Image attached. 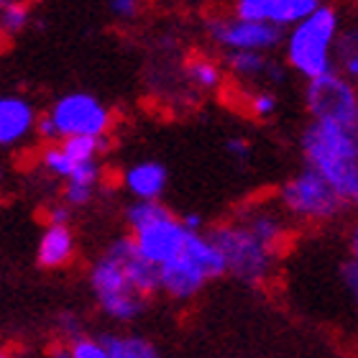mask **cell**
Listing matches in <instances>:
<instances>
[{
  "label": "cell",
  "instance_id": "32",
  "mask_svg": "<svg viewBox=\"0 0 358 358\" xmlns=\"http://www.w3.org/2000/svg\"><path fill=\"white\" fill-rule=\"evenodd\" d=\"M348 254H351L348 262H353L358 266V220L351 225V233H348Z\"/></svg>",
  "mask_w": 358,
  "mask_h": 358
},
{
  "label": "cell",
  "instance_id": "12",
  "mask_svg": "<svg viewBox=\"0 0 358 358\" xmlns=\"http://www.w3.org/2000/svg\"><path fill=\"white\" fill-rule=\"evenodd\" d=\"M36 123H38V115L26 97H18V95L0 97V143L6 149L18 146L31 134H36Z\"/></svg>",
  "mask_w": 358,
  "mask_h": 358
},
{
  "label": "cell",
  "instance_id": "21",
  "mask_svg": "<svg viewBox=\"0 0 358 358\" xmlns=\"http://www.w3.org/2000/svg\"><path fill=\"white\" fill-rule=\"evenodd\" d=\"M59 146L64 149V154L80 166V164H90V162H97V157L105 151L108 141H105V138L77 136V138H64V141H59Z\"/></svg>",
  "mask_w": 358,
  "mask_h": 358
},
{
  "label": "cell",
  "instance_id": "33",
  "mask_svg": "<svg viewBox=\"0 0 358 358\" xmlns=\"http://www.w3.org/2000/svg\"><path fill=\"white\" fill-rule=\"evenodd\" d=\"M182 220H185V225L192 233H202V215H197V213H187Z\"/></svg>",
  "mask_w": 358,
  "mask_h": 358
},
{
  "label": "cell",
  "instance_id": "7",
  "mask_svg": "<svg viewBox=\"0 0 358 358\" xmlns=\"http://www.w3.org/2000/svg\"><path fill=\"white\" fill-rule=\"evenodd\" d=\"M90 289L95 294L97 307L115 322L136 320L149 302L138 294L123 262L110 248H105L103 256L90 268Z\"/></svg>",
  "mask_w": 358,
  "mask_h": 358
},
{
  "label": "cell",
  "instance_id": "31",
  "mask_svg": "<svg viewBox=\"0 0 358 358\" xmlns=\"http://www.w3.org/2000/svg\"><path fill=\"white\" fill-rule=\"evenodd\" d=\"M46 225H69V205H54L49 210V223Z\"/></svg>",
  "mask_w": 358,
  "mask_h": 358
},
{
  "label": "cell",
  "instance_id": "18",
  "mask_svg": "<svg viewBox=\"0 0 358 358\" xmlns=\"http://www.w3.org/2000/svg\"><path fill=\"white\" fill-rule=\"evenodd\" d=\"M336 72L358 85V18L341 26L336 41Z\"/></svg>",
  "mask_w": 358,
  "mask_h": 358
},
{
  "label": "cell",
  "instance_id": "1",
  "mask_svg": "<svg viewBox=\"0 0 358 358\" xmlns=\"http://www.w3.org/2000/svg\"><path fill=\"white\" fill-rule=\"evenodd\" d=\"M307 169L325 177L338 192L351 197L358 182V134L356 128L310 120L302 134Z\"/></svg>",
  "mask_w": 358,
  "mask_h": 358
},
{
  "label": "cell",
  "instance_id": "23",
  "mask_svg": "<svg viewBox=\"0 0 358 358\" xmlns=\"http://www.w3.org/2000/svg\"><path fill=\"white\" fill-rule=\"evenodd\" d=\"M41 166H44L49 174H54V177L64 179V182H67L77 169V164L64 154V149H62L59 143H49V146L41 151Z\"/></svg>",
  "mask_w": 358,
  "mask_h": 358
},
{
  "label": "cell",
  "instance_id": "37",
  "mask_svg": "<svg viewBox=\"0 0 358 358\" xmlns=\"http://www.w3.org/2000/svg\"><path fill=\"white\" fill-rule=\"evenodd\" d=\"M356 10H358V0H356Z\"/></svg>",
  "mask_w": 358,
  "mask_h": 358
},
{
  "label": "cell",
  "instance_id": "15",
  "mask_svg": "<svg viewBox=\"0 0 358 358\" xmlns=\"http://www.w3.org/2000/svg\"><path fill=\"white\" fill-rule=\"evenodd\" d=\"M75 256V236L69 225H46L36 246V262L44 268L67 266Z\"/></svg>",
  "mask_w": 358,
  "mask_h": 358
},
{
  "label": "cell",
  "instance_id": "38",
  "mask_svg": "<svg viewBox=\"0 0 358 358\" xmlns=\"http://www.w3.org/2000/svg\"><path fill=\"white\" fill-rule=\"evenodd\" d=\"M356 134H358V123H356Z\"/></svg>",
  "mask_w": 358,
  "mask_h": 358
},
{
  "label": "cell",
  "instance_id": "29",
  "mask_svg": "<svg viewBox=\"0 0 358 358\" xmlns=\"http://www.w3.org/2000/svg\"><path fill=\"white\" fill-rule=\"evenodd\" d=\"M36 134H38V138H44V141H49V143H52V141H59L57 126H54V120L49 118V113L38 118V123H36Z\"/></svg>",
  "mask_w": 358,
  "mask_h": 358
},
{
  "label": "cell",
  "instance_id": "19",
  "mask_svg": "<svg viewBox=\"0 0 358 358\" xmlns=\"http://www.w3.org/2000/svg\"><path fill=\"white\" fill-rule=\"evenodd\" d=\"M185 75L187 80L200 90H215L223 80V69L215 59H208V57H189L185 64Z\"/></svg>",
  "mask_w": 358,
  "mask_h": 358
},
{
  "label": "cell",
  "instance_id": "26",
  "mask_svg": "<svg viewBox=\"0 0 358 358\" xmlns=\"http://www.w3.org/2000/svg\"><path fill=\"white\" fill-rule=\"evenodd\" d=\"M248 110L256 118H268L276 113V97L266 90H259L254 95H248Z\"/></svg>",
  "mask_w": 358,
  "mask_h": 358
},
{
  "label": "cell",
  "instance_id": "36",
  "mask_svg": "<svg viewBox=\"0 0 358 358\" xmlns=\"http://www.w3.org/2000/svg\"><path fill=\"white\" fill-rule=\"evenodd\" d=\"M0 358H15V356H13V353H8V351H6V353H3V356H0Z\"/></svg>",
  "mask_w": 358,
  "mask_h": 358
},
{
  "label": "cell",
  "instance_id": "9",
  "mask_svg": "<svg viewBox=\"0 0 358 358\" xmlns=\"http://www.w3.org/2000/svg\"><path fill=\"white\" fill-rule=\"evenodd\" d=\"M49 118L57 126L59 141L90 136V138H105L113 126V115L95 95L90 92H69L59 97L49 110Z\"/></svg>",
  "mask_w": 358,
  "mask_h": 358
},
{
  "label": "cell",
  "instance_id": "8",
  "mask_svg": "<svg viewBox=\"0 0 358 358\" xmlns=\"http://www.w3.org/2000/svg\"><path fill=\"white\" fill-rule=\"evenodd\" d=\"M305 105L313 120L338 123V126L356 128L358 123V85L351 83L341 72L307 83Z\"/></svg>",
  "mask_w": 358,
  "mask_h": 358
},
{
  "label": "cell",
  "instance_id": "3",
  "mask_svg": "<svg viewBox=\"0 0 358 358\" xmlns=\"http://www.w3.org/2000/svg\"><path fill=\"white\" fill-rule=\"evenodd\" d=\"M126 223L136 246L154 266H164L182 254L192 231L162 202H134L126 210Z\"/></svg>",
  "mask_w": 358,
  "mask_h": 358
},
{
  "label": "cell",
  "instance_id": "17",
  "mask_svg": "<svg viewBox=\"0 0 358 358\" xmlns=\"http://www.w3.org/2000/svg\"><path fill=\"white\" fill-rule=\"evenodd\" d=\"M320 6V0H266L268 23H274L276 29L282 31L294 29L297 23L310 18Z\"/></svg>",
  "mask_w": 358,
  "mask_h": 358
},
{
  "label": "cell",
  "instance_id": "5",
  "mask_svg": "<svg viewBox=\"0 0 358 358\" xmlns=\"http://www.w3.org/2000/svg\"><path fill=\"white\" fill-rule=\"evenodd\" d=\"M276 202L289 215V220L305 225L333 223L351 208V202L343 192H338L328 179L307 166L279 187Z\"/></svg>",
  "mask_w": 358,
  "mask_h": 358
},
{
  "label": "cell",
  "instance_id": "28",
  "mask_svg": "<svg viewBox=\"0 0 358 358\" xmlns=\"http://www.w3.org/2000/svg\"><path fill=\"white\" fill-rule=\"evenodd\" d=\"M108 6L118 18H136L138 13V0H108Z\"/></svg>",
  "mask_w": 358,
  "mask_h": 358
},
{
  "label": "cell",
  "instance_id": "11",
  "mask_svg": "<svg viewBox=\"0 0 358 358\" xmlns=\"http://www.w3.org/2000/svg\"><path fill=\"white\" fill-rule=\"evenodd\" d=\"M236 220L241 225H246L264 246H268L279 256L289 246L292 241L289 215L284 213L279 202L276 205L274 202H248V205H243L236 213Z\"/></svg>",
  "mask_w": 358,
  "mask_h": 358
},
{
  "label": "cell",
  "instance_id": "25",
  "mask_svg": "<svg viewBox=\"0 0 358 358\" xmlns=\"http://www.w3.org/2000/svg\"><path fill=\"white\" fill-rule=\"evenodd\" d=\"M231 10H233V15H236V18H241V21L268 23L266 0H233Z\"/></svg>",
  "mask_w": 358,
  "mask_h": 358
},
{
  "label": "cell",
  "instance_id": "13",
  "mask_svg": "<svg viewBox=\"0 0 358 358\" xmlns=\"http://www.w3.org/2000/svg\"><path fill=\"white\" fill-rule=\"evenodd\" d=\"M123 187L136 202H159L166 187V169L159 162H138L123 172Z\"/></svg>",
  "mask_w": 358,
  "mask_h": 358
},
{
  "label": "cell",
  "instance_id": "24",
  "mask_svg": "<svg viewBox=\"0 0 358 358\" xmlns=\"http://www.w3.org/2000/svg\"><path fill=\"white\" fill-rule=\"evenodd\" d=\"M69 351H72V358H113L105 345V338L83 336L69 343Z\"/></svg>",
  "mask_w": 358,
  "mask_h": 358
},
{
  "label": "cell",
  "instance_id": "2",
  "mask_svg": "<svg viewBox=\"0 0 358 358\" xmlns=\"http://www.w3.org/2000/svg\"><path fill=\"white\" fill-rule=\"evenodd\" d=\"M341 26L343 21L336 8L320 6L310 18L289 29L284 38L287 67L305 77L307 83L336 72V41Z\"/></svg>",
  "mask_w": 358,
  "mask_h": 358
},
{
  "label": "cell",
  "instance_id": "35",
  "mask_svg": "<svg viewBox=\"0 0 358 358\" xmlns=\"http://www.w3.org/2000/svg\"><path fill=\"white\" fill-rule=\"evenodd\" d=\"M348 202H351V208L358 213V182H356V187H353V192H351V197H348Z\"/></svg>",
  "mask_w": 358,
  "mask_h": 358
},
{
  "label": "cell",
  "instance_id": "30",
  "mask_svg": "<svg viewBox=\"0 0 358 358\" xmlns=\"http://www.w3.org/2000/svg\"><path fill=\"white\" fill-rule=\"evenodd\" d=\"M225 149H228V154L233 159H238V162H246L251 157V146H248L246 138H231V141L225 143Z\"/></svg>",
  "mask_w": 358,
  "mask_h": 358
},
{
  "label": "cell",
  "instance_id": "16",
  "mask_svg": "<svg viewBox=\"0 0 358 358\" xmlns=\"http://www.w3.org/2000/svg\"><path fill=\"white\" fill-rule=\"evenodd\" d=\"M100 182V164L90 162V164H80L75 174L64 182V205L69 208H83L92 200L95 187Z\"/></svg>",
  "mask_w": 358,
  "mask_h": 358
},
{
  "label": "cell",
  "instance_id": "20",
  "mask_svg": "<svg viewBox=\"0 0 358 358\" xmlns=\"http://www.w3.org/2000/svg\"><path fill=\"white\" fill-rule=\"evenodd\" d=\"M113 358H159L157 348L141 336H105Z\"/></svg>",
  "mask_w": 358,
  "mask_h": 358
},
{
  "label": "cell",
  "instance_id": "22",
  "mask_svg": "<svg viewBox=\"0 0 358 358\" xmlns=\"http://www.w3.org/2000/svg\"><path fill=\"white\" fill-rule=\"evenodd\" d=\"M29 6L23 0H8L0 10V31L6 36H15L29 26Z\"/></svg>",
  "mask_w": 358,
  "mask_h": 358
},
{
  "label": "cell",
  "instance_id": "6",
  "mask_svg": "<svg viewBox=\"0 0 358 358\" xmlns=\"http://www.w3.org/2000/svg\"><path fill=\"white\" fill-rule=\"evenodd\" d=\"M208 236L223 254L225 271L236 276L238 282L259 287V284L268 282L274 276L279 254L271 251L268 246H264L262 241L256 238L246 225H241L236 217L228 220V223L215 225Z\"/></svg>",
  "mask_w": 358,
  "mask_h": 358
},
{
  "label": "cell",
  "instance_id": "14",
  "mask_svg": "<svg viewBox=\"0 0 358 358\" xmlns=\"http://www.w3.org/2000/svg\"><path fill=\"white\" fill-rule=\"evenodd\" d=\"M225 67L246 83H254V80L284 83V64L266 59L264 54L256 52H225Z\"/></svg>",
  "mask_w": 358,
  "mask_h": 358
},
{
  "label": "cell",
  "instance_id": "34",
  "mask_svg": "<svg viewBox=\"0 0 358 358\" xmlns=\"http://www.w3.org/2000/svg\"><path fill=\"white\" fill-rule=\"evenodd\" d=\"M49 353H52V358H72V351H69V343H54L52 348H49Z\"/></svg>",
  "mask_w": 358,
  "mask_h": 358
},
{
  "label": "cell",
  "instance_id": "4",
  "mask_svg": "<svg viewBox=\"0 0 358 358\" xmlns=\"http://www.w3.org/2000/svg\"><path fill=\"white\" fill-rule=\"evenodd\" d=\"M228 274L220 248L205 233H192L182 254L159 268V289L174 302H189L205 284Z\"/></svg>",
  "mask_w": 358,
  "mask_h": 358
},
{
  "label": "cell",
  "instance_id": "27",
  "mask_svg": "<svg viewBox=\"0 0 358 358\" xmlns=\"http://www.w3.org/2000/svg\"><path fill=\"white\" fill-rule=\"evenodd\" d=\"M57 328H59V336L64 343H72V341H77V338H83L85 336V330H83V322H80V317L72 313L67 315H62L59 322H57Z\"/></svg>",
  "mask_w": 358,
  "mask_h": 358
},
{
  "label": "cell",
  "instance_id": "10",
  "mask_svg": "<svg viewBox=\"0 0 358 358\" xmlns=\"http://www.w3.org/2000/svg\"><path fill=\"white\" fill-rule=\"evenodd\" d=\"M208 34L225 52H256L266 54L282 44L284 31L274 23L241 21L236 15H215L208 18Z\"/></svg>",
  "mask_w": 358,
  "mask_h": 358
}]
</instances>
